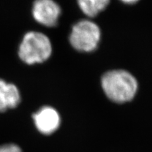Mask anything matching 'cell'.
<instances>
[{"label": "cell", "instance_id": "obj_4", "mask_svg": "<svg viewBox=\"0 0 152 152\" xmlns=\"http://www.w3.org/2000/svg\"><path fill=\"white\" fill-rule=\"evenodd\" d=\"M61 14V9L54 0H36L33 15L36 21L47 27L55 26Z\"/></svg>", "mask_w": 152, "mask_h": 152}, {"label": "cell", "instance_id": "obj_7", "mask_svg": "<svg viewBox=\"0 0 152 152\" xmlns=\"http://www.w3.org/2000/svg\"><path fill=\"white\" fill-rule=\"evenodd\" d=\"M109 1L110 0H77L82 11L89 17L96 16L107 7Z\"/></svg>", "mask_w": 152, "mask_h": 152}, {"label": "cell", "instance_id": "obj_3", "mask_svg": "<svg viewBox=\"0 0 152 152\" xmlns=\"http://www.w3.org/2000/svg\"><path fill=\"white\" fill-rule=\"evenodd\" d=\"M100 37L101 32L97 25L90 20H83L73 27L70 42L76 50L90 52L96 48Z\"/></svg>", "mask_w": 152, "mask_h": 152}, {"label": "cell", "instance_id": "obj_8", "mask_svg": "<svg viewBox=\"0 0 152 152\" xmlns=\"http://www.w3.org/2000/svg\"><path fill=\"white\" fill-rule=\"evenodd\" d=\"M0 152H22V151L16 144H7L0 146Z\"/></svg>", "mask_w": 152, "mask_h": 152}, {"label": "cell", "instance_id": "obj_2", "mask_svg": "<svg viewBox=\"0 0 152 152\" xmlns=\"http://www.w3.org/2000/svg\"><path fill=\"white\" fill-rule=\"evenodd\" d=\"M52 50L49 38L42 33L33 31L25 35L19 47L18 55L23 61L31 65L48 59Z\"/></svg>", "mask_w": 152, "mask_h": 152}, {"label": "cell", "instance_id": "obj_1", "mask_svg": "<svg viewBox=\"0 0 152 152\" xmlns=\"http://www.w3.org/2000/svg\"><path fill=\"white\" fill-rule=\"evenodd\" d=\"M102 85L106 96L116 103L132 100L137 90L136 79L124 70H113L106 73L102 76Z\"/></svg>", "mask_w": 152, "mask_h": 152}, {"label": "cell", "instance_id": "obj_5", "mask_svg": "<svg viewBox=\"0 0 152 152\" xmlns=\"http://www.w3.org/2000/svg\"><path fill=\"white\" fill-rule=\"evenodd\" d=\"M36 128L44 134L55 132L60 125L61 120L58 112L50 106H44L33 115Z\"/></svg>", "mask_w": 152, "mask_h": 152}, {"label": "cell", "instance_id": "obj_6", "mask_svg": "<svg viewBox=\"0 0 152 152\" xmlns=\"http://www.w3.org/2000/svg\"><path fill=\"white\" fill-rule=\"evenodd\" d=\"M20 101V93L16 85L0 79V112L15 108Z\"/></svg>", "mask_w": 152, "mask_h": 152}, {"label": "cell", "instance_id": "obj_9", "mask_svg": "<svg viewBox=\"0 0 152 152\" xmlns=\"http://www.w3.org/2000/svg\"><path fill=\"white\" fill-rule=\"evenodd\" d=\"M121 1L126 4H133L137 2L139 0H121Z\"/></svg>", "mask_w": 152, "mask_h": 152}]
</instances>
